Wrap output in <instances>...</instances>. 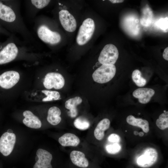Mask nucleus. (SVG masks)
I'll use <instances>...</instances> for the list:
<instances>
[{"mask_svg": "<svg viewBox=\"0 0 168 168\" xmlns=\"http://www.w3.org/2000/svg\"><path fill=\"white\" fill-rule=\"evenodd\" d=\"M116 70L114 65H102L93 72L92 77L93 80L98 83H106L114 77Z\"/></svg>", "mask_w": 168, "mask_h": 168, "instance_id": "nucleus-1", "label": "nucleus"}, {"mask_svg": "<svg viewBox=\"0 0 168 168\" xmlns=\"http://www.w3.org/2000/svg\"><path fill=\"white\" fill-rule=\"evenodd\" d=\"M95 29L94 21L88 18L83 21L80 26L76 38V41L79 45L86 44L91 38Z\"/></svg>", "mask_w": 168, "mask_h": 168, "instance_id": "nucleus-2", "label": "nucleus"}, {"mask_svg": "<svg viewBox=\"0 0 168 168\" xmlns=\"http://www.w3.org/2000/svg\"><path fill=\"white\" fill-rule=\"evenodd\" d=\"M119 53L117 47L113 44L106 45L101 51L98 61L102 65H114L119 57Z\"/></svg>", "mask_w": 168, "mask_h": 168, "instance_id": "nucleus-3", "label": "nucleus"}, {"mask_svg": "<svg viewBox=\"0 0 168 168\" xmlns=\"http://www.w3.org/2000/svg\"><path fill=\"white\" fill-rule=\"evenodd\" d=\"M43 84L48 89L54 88L58 90L62 88L65 85V79L60 73L50 72L47 73L44 78Z\"/></svg>", "mask_w": 168, "mask_h": 168, "instance_id": "nucleus-4", "label": "nucleus"}, {"mask_svg": "<svg viewBox=\"0 0 168 168\" xmlns=\"http://www.w3.org/2000/svg\"><path fill=\"white\" fill-rule=\"evenodd\" d=\"M158 156V153L155 149L147 148L144 150L142 154L138 158L137 164L143 168L149 167L156 162Z\"/></svg>", "mask_w": 168, "mask_h": 168, "instance_id": "nucleus-5", "label": "nucleus"}, {"mask_svg": "<svg viewBox=\"0 0 168 168\" xmlns=\"http://www.w3.org/2000/svg\"><path fill=\"white\" fill-rule=\"evenodd\" d=\"M16 141V136L13 133H4L0 138V152L5 156L12 152Z\"/></svg>", "mask_w": 168, "mask_h": 168, "instance_id": "nucleus-6", "label": "nucleus"}, {"mask_svg": "<svg viewBox=\"0 0 168 168\" xmlns=\"http://www.w3.org/2000/svg\"><path fill=\"white\" fill-rule=\"evenodd\" d=\"M20 76L15 71L5 72L0 75V87L5 89H10L19 82Z\"/></svg>", "mask_w": 168, "mask_h": 168, "instance_id": "nucleus-7", "label": "nucleus"}, {"mask_svg": "<svg viewBox=\"0 0 168 168\" xmlns=\"http://www.w3.org/2000/svg\"><path fill=\"white\" fill-rule=\"evenodd\" d=\"M37 33L39 38L46 43L54 44L58 43L61 40V36L58 33L52 31L45 26H40Z\"/></svg>", "mask_w": 168, "mask_h": 168, "instance_id": "nucleus-8", "label": "nucleus"}, {"mask_svg": "<svg viewBox=\"0 0 168 168\" xmlns=\"http://www.w3.org/2000/svg\"><path fill=\"white\" fill-rule=\"evenodd\" d=\"M35 158L36 162L33 168H52L51 161L53 157L51 154L48 151L39 149L36 153Z\"/></svg>", "mask_w": 168, "mask_h": 168, "instance_id": "nucleus-9", "label": "nucleus"}, {"mask_svg": "<svg viewBox=\"0 0 168 168\" xmlns=\"http://www.w3.org/2000/svg\"><path fill=\"white\" fill-rule=\"evenodd\" d=\"M59 19L63 28L69 32L74 31L77 27V22L73 16L66 10H62L59 12Z\"/></svg>", "mask_w": 168, "mask_h": 168, "instance_id": "nucleus-10", "label": "nucleus"}, {"mask_svg": "<svg viewBox=\"0 0 168 168\" xmlns=\"http://www.w3.org/2000/svg\"><path fill=\"white\" fill-rule=\"evenodd\" d=\"M18 49L13 43L8 44L0 51V65L9 63L16 57Z\"/></svg>", "mask_w": 168, "mask_h": 168, "instance_id": "nucleus-11", "label": "nucleus"}, {"mask_svg": "<svg viewBox=\"0 0 168 168\" xmlns=\"http://www.w3.org/2000/svg\"><path fill=\"white\" fill-rule=\"evenodd\" d=\"M155 93V91L152 89L140 88L135 90L133 93V95L135 98L138 99L140 103L145 104L150 101Z\"/></svg>", "mask_w": 168, "mask_h": 168, "instance_id": "nucleus-12", "label": "nucleus"}, {"mask_svg": "<svg viewBox=\"0 0 168 168\" xmlns=\"http://www.w3.org/2000/svg\"><path fill=\"white\" fill-rule=\"evenodd\" d=\"M25 118L23 120V124L26 126L31 128L38 129L42 126L39 119L31 111H25L23 114Z\"/></svg>", "mask_w": 168, "mask_h": 168, "instance_id": "nucleus-13", "label": "nucleus"}, {"mask_svg": "<svg viewBox=\"0 0 168 168\" xmlns=\"http://www.w3.org/2000/svg\"><path fill=\"white\" fill-rule=\"evenodd\" d=\"M70 158L72 163L76 166L81 168L87 167L89 164L85 154L82 152L74 150L70 154Z\"/></svg>", "mask_w": 168, "mask_h": 168, "instance_id": "nucleus-14", "label": "nucleus"}, {"mask_svg": "<svg viewBox=\"0 0 168 168\" xmlns=\"http://www.w3.org/2000/svg\"><path fill=\"white\" fill-rule=\"evenodd\" d=\"M82 99L79 96H77L71 98L65 102L66 108L69 110L68 115L72 118L76 117L78 114V111L77 108V105L82 102Z\"/></svg>", "mask_w": 168, "mask_h": 168, "instance_id": "nucleus-15", "label": "nucleus"}, {"mask_svg": "<svg viewBox=\"0 0 168 168\" xmlns=\"http://www.w3.org/2000/svg\"><path fill=\"white\" fill-rule=\"evenodd\" d=\"M58 142L63 146L76 147L80 142L79 138L75 134L70 133L64 134L58 139Z\"/></svg>", "mask_w": 168, "mask_h": 168, "instance_id": "nucleus-16", "label": "nucleus"}, {"mask_svg": "<svg viewBox=\"0 0 168 168\" xmlns=\"http://www.w3.org/2000/svg\"><path fill=\"white\" fill-rule=\"evenodd\" d=\"M138 22V19L133 16H129L124 20V25L127 30L131 34L137 35L139 33L140 29Z\"/></svg>", "mask_w": 168, "mask_h": 168, "instance_id": "nucleus-17", "label": "nucleus"}, {"mask_svg": "<svg viewBox=\"0 0 168 168\" xmlns=\"http://www.w3.org/2000/svg\"><path fill=\"white\" fill-rule=\"evenodd\" d=\"M110 121L107 118H104L98 124L94 131V135L98 140H102L105 135L104 132L110 127Z\"/></svg>", "mask_w": 168, "mask_h": 168, "instance_id": "nucleus-18", "label": "nucleus"}, {"mask_svg": "<svg viewBox=\"0 0 168 168\" xmlns=\"http://www.w3.org/2000/svg\"><path fill=\"white\" fill-rule=\"evenodd\" d=\"M126 120L129 125L140 128L145 133H147L149 131V123L146 120L136 118L130 115L127 117Z\"/></svg>", "mask_w": 168, "mask_h": 168, "instance_id": "nucleus-19", "label": "nucleus"}, {"mask_svg": "<svg viewBox=\"0 0 168 168\" xmlns=\"http://www.w3.org/2000/svg\"><path fill=\"white\" fill-rule=\"evenodd\" d=\"M61 111L58 107L53 106L49 108L48 112L47 120L48 122L53 125L59 124L61 120L60 116Z\"/></svg>", "mask_w": 168, "mask_h": 168, "instance_id": "nucleus-20", "label": "nucleus"}, {"mask_svg": "<svg viewBox=\"0 0 168 168\" xmlns=\"http://www.w3.org/2000/svg\"><path fill=\"white\" fill-rule=\"evenodd\" d=\"M16 18L14 12L10 7L0 3V19L7 22H12Z\"/></svg>", "mask_w": 168, "mask_h": 168, "instance_id": "nucleus-21", "label": "nucleus"}, {"mask_svg": "<svg viewBox=\"0 0 168 168\" xmlns=\"http://www.w3.org/2000/svg\"><path fill=\"white\" fill-rule=\"evenodd\" d=\"M153 17V13L151 8L147 4L143 8L140 19L141 24L145 26H148L151 24Z\"/></svg>", "mask_w": 168, "mask_h": 168, "instance_id": "nucleus-22", "label": "nucleus"}, {"mask_svg": "<svg viewBox=\"0 0 168 168\" xmlns=\"http://www.w3.org/2000/svg\"><path fill=\"white\" fill-rule=\"evenodd\" d=\"M132 78L133 82L138 86H143L146 84V80L142 76L141 72L139 70L135 69L133 71Z\"/></svg>", "mask_w": 168, "mask_h": 168, "instance_id": "nucleus-23", "label": "nucleus"}, {"mask_svg": "<svg viewBox=\"0 0 168 168\" xmlns=\"http://www.w3.org/2000/svg\"><path fill=\"white\" fill-rule=\"evenodd\" d=\"M41 92L46 96L42 99V101L43 102L53 101L61 99V95L57 91L44 90H42Z\"/></svg>", "mask_w": 168, "mask_h": 168, "instance_id": "nucleus-24", "label": "nucleus"}, {"mask_svg": "<svg viewBox=\"0 0 168 168\" xmlns=\"http://www.w3.org/2000/svg\"><path fill=\"white\" fill-rule=\"evenodd\" d=\"M157 126L161 130L168 127V112L166 111L161 114L156 121Z\"/></svg>", "mask_w": 168, "mask_h": 168, "instance_id": "nucleus-25", "label": "nucleus"}, {"mask_svg": "<svg viewBox=\"0 0 168 168\" xmlns=\"http://www.w3.org/2000/svg\"><path fill=\"white\" fill-rule=\"evenodd\" d=\"M74 125L77 129L80 130H85L90 126V123L88 120L82 117L77 118L74 121Z\"/></svg>", "mask_w": 168, "mask_h": 168, "instance_id": "nucleus-26", "label": "nucleus"}, {"mask_svg": "<svg viewBox=\"0 0 168 168\" xmlns=\"http://www.w3.org/2000/svg\"><path fill=\"white\" fill-rule=\"evenodd\" d=\"M107 145L105 147L106 151L110 154H115L119 152L121 147L119 143H112Z\"/></svg>", "mask_w": 168, "mask_h": 168, "instance_id": "nucleus-27", "label": "nucleus"}, {"mask_svg": "<svg viewBox=\"0 0 168 168\" xmlns=\"http://www.w3.org/2000/svg\"><path fill=\"white\" fill-rule=\"evenodd\" d=\"M50 1L48 0H32L31 2L37 8L42 9L47 6Z\"/></svg>", "mask_w": 168, "mask_h": 168, "instance_id": "nucleus-28", "label": "nucleus"}, {"mask_svg": "<svg viewBox=\"0 0 168 168\" xmlns=\"http://www.w3.org/2000/svg\"><path fill=\"white\" fill-rule=\"evenodd\" d=\"M168 17L165 18H161L157 22V25L164 32H166L168 31Z\"/></svg>", "mask_w": 168, "mask_h": 168, "instance_id": "nucleus-29", "label": "nucleus"}, {"mask_svg": "<svg viewBox=\"0 0 168 168\" xmlns=\"http://www.w3.org/2000/svg\"><path fill=\"white\" fill-rule=\"evenodd\" d=\"M108 140L111 143H119L120 140V136L115 133L110 134L108 137Z\"/></svg>", "mask_w": 168, "mask_h": 168, "instance_id": "nucleus-30", "label": "nucleus"}, {"mask_svg": "<svg viewBox=\"0 0 168 168\" xmlns=\"http://www.w3.org/2000/svg\"><path fill=\"white\" fill-rule=\"evenodd\" d=\"M168 48L166 47L164 50L163 53V57L166 60H168Z\"/></svg>", "mask_w": 168, "mask_h": 168, "instance_id": "nucleus-31", "label": "nucleus"}, {"mask_svg": "<svg viewBox=\"0 0 168 168\" xmlns=\"http://www.w3.org/2000/svg\"><path fill=\"white\" fill-rule=\"evenodd\" d=\"M110 1L113 3H121L124 1V0H110Z\"/></svg>", "mask_w": 168, "mask_h": 168, "instance_id": "nucleus-32", "label": "nucleus"}, {"mask_svg": "<svg viewBox=\"0 0 168 168\" xmlns=\"http://www.w3.org/2000/svg\"><path fill=\"white\" fill-rule=\"evenodd\" d=\"M7 132L9 133H13V131L11 129H9L7 130Z\"/></svg>", "mask_w": 168, "mask_h": 168, "instance_id": "nucleus-33", "label": "nucleus"}]
</instances>
